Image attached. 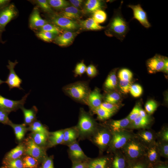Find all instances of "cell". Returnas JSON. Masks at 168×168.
Masks as SVG:
<instances>
[{"mask_svg": "<svg viewBox=\"0 0 168 168\" xmlns=\"http://www.w3.org/2000/svg\"><path fill=\"white\" fill-rule=\"evenodd\" d=\"M122 3L115 12L106 31L109 35L114 36L121 41L125 38L129 28L128 23L124 17L121 10Z\"/></svg>", "mask_w": 168, "mask_h": 168, "instance_id": "obj_1", "label": "cell"}, {"mask_svg": "<svg viewBox=\"0 0 168 168\" xmlns=\"http://www.w3.org/2000/svg\"><path fill=\"white\" fill-rule=\"evenodd\" d=\"M147 148L135 137L129 140L121 149L128 162H131L143 158Z\"/></svg>", "mask_w": 168, "mask_h": 168, "instance_id": "obj_2", "label": "cell"}, {"mask_svg": "<svg viewBox=\"0 0 168 168\" xmlns=\"http://www.w3.org/2000/svg\"><path fill=\"white\" fill-rule=\"evenodd\" d=\"M63 90L65 93L74 99L87 104V99L90 93L86 83L77 82L64 86Z\"/></svg>", "mask_w": 168, "mask_h": 168, "instance_id": "obj_3", "label": "cell"}, {"mask_svg": "<svg viewBox=\"0 0 168 168\" xmlns=\"http://www.w3.org/2000/svg\"><path fill=\"white\" fill-rule=\"evenodd\" d=\"M111 133L109 146L111 150L114 152L121 149L129 140L135 137V134L127 129Z\"/></svg>", "mask_w": 168, "mask_h": 168, "instance_id": "obj_4", "label": "cell"}, {"mask_svg": "<svg viewBox=\"0 0 168 168\" xmlns=\"http://www.w3.org/2000/svg\"><path fill=\"white\" fill-rule=\"evenodd\" d=\"M17 12L13 4H11L0 10V42L3 43L2 35L5 30L6 25L17 15Z\"/></svg>", "mask_w": 168, "mask_h": 168, "instance_id": "obj_5", "label": "cell"}, {"mask_svg": "<svg viewBox=\"0 0 168 168\" xmlns=\"http://www.w3.org/2000/svg\"><path fill=\"white\" fill-rule=\"evenodd\" d=\"M30 92L26 94L19 100H14L6 98L0 95V109L9 113L21 108L25 103Z\"/></svg>", "mask_w": 168, "mask_h": 168, "instance_id": "obj_6", "label": "cell"}, {"mask_svg": "<svg viewBox=\"0 0 168 168\" xmlns=\"http://www.w3.org/2000/svg\"><path fill=\"white\" fill-rule=\"evenodd\" d=\"M18 63L16 60L14 62L8 60V64L7 66L9 70V73L6 81H5L8 85L10 90L14 88H17L19 89H23L21 86L22 80L16 73L14 68Z\"/></svg>", "mask_w": 168, "mask_h": 168, "instance_id": "obj_7", "label": "cell"}, {"mask_svg": "<svg viewBox=\"0 0 168 168\" xmlns=\"http://www.w3.org/2000/svg\"><path fill=\"white\" fill-rule=\"evenodd\" d=\"M135 137L147 147L156 142V133L149 128L140 129Z\"/></svg>", "mask_w": 168, "mask_h": 168, "instance_id": "obj_8", "label": "cell"}, {"mask_svg": "<svg viewBox=\"0 0 168 168\" xmlns=\"http://www.w3.org/2000/svg\"><path fill=\"white\" fill-rule=\"evenodd\" d=\"M166 57L156 54L147 61V67L150 73L162 71Z\"/></svg>", "mask_w": 168, "mask_h": 168, "instance_id": "obj_9", "label": "cell"}, {"mask_svg": "<svg viewBox=\"0 0 168 168\" xmlns=\"http://www.w3.org/2000/svg\"><path fill=\"white\" fill-rule=\"evenodd\" d=\"M78 127L81 133L87 134L94 131L95 125L91 118L86 113H83L80 117Z\"/></svg>", "mask_w": 168, "mask_h": 168, "instance_id": "obj_10", "label": "cell"}, {"mask_svg": "<svg viewBox=\"0 0 168 168\" xmlns=\"http://www.w3.org/2000/svg\"><path fill=\"white\" fill-rule=\"evenodd\" d=\"M128 7L133 11V19L137 20L140 23L146 28H149L151 26L149 22L146 12L143 10L140 5H129Z\"/></svg>", "mask_w": 168, "mask_h": 168, "instance_id": "obj_11", "label": "cell"}, {"mask_svg": "<svg viewBox=\"0 0 168 168\" xmlns=\"http://www.w3.org/2000/svg\"><path fill=\"white\" fill-rule=\"evenodd\" d=\"M25 151L28 156L37 159L41 158L44 156L43 149L36 144L31 138L27 139Z\"/></svg>", "mask_w": 168, "mask_h": 168, "instance_id": "obj_12", "label": "cell"}, {"mask_svg": "<svg viewBox=\"0 0 168 168\" xmlns=\"http://www.w3.org/2000/svg\"><path fill=\"white\" fill-rule=\"evenodd\" d=\"M111 138V132L105 129H103L97 133L94 140L95 143L102 150L109 145Z\"/></svg>", "mask_w": 168, "mask_h": 168, "instance_id": "obj_13", "label": "cell"}, {"mask_svg": "<svg viewBox=\"0 0 168 168\" xmlns=\"http://www.w3.org/2000/svg\"><path fill=\"white\" fill-rule=\"evenodd\" d=\"M52 22L58 27L68 30H76L78 27L77 22L61 16H55L52 18Z\"/></svg>", "mask_w": 168, "mask_h": 168, "instance_id": "obj_14", "label": "cell"}, {"mask_svg": "<svg viewBox=\"0 0 168 168\" xmlns=\"http://www.w3.org/2000/svg\"><path fill=\"white\" fill-rule=\"evenodd\" d=\"M160 156L156 145V142L147 147L144 158L148 165L151 166L161 161Z\"/></svg>", "mask_w": 168, "mask_h": 168, "instance_id": "obj_15", "label": "cell"}, {"mask_svg": "<svg viewBox=\"0 0 168 168\" xmlns=\"http://www.w3.org/2000/svg\"><path fill=\"white\" fill-rule=\"evenodd\" d=\"M151 122V120L149 116L143 117L139 115L131 123L128 129H149Z\"/></svg>", "mask_w": 168, "mask_h": 168, "instance_id": "obj_16", "label": "cell"}, {"mask_svg": "<svg viewBox=\"0 0 168 168\" xmlns=\"http://www.w3.org/2000/svg\"><path fill=\"white\" fill-rule=\"evenodd\" d=\"M47 23V21L41 17L38 8H34L29 19L30 27L32 29L40 28Z\"/></svg>", "mask_w": 168, "mask_h": 168, "instance_id": "obj_17", "label": "cell"}, {"mask_svg": "<svg viewBox=\"0 0 168 168\" xmlns=\"http://www.w3.org/2000/svg\"><path fill=\"white\" fill-rule=\"evenodd\" d=\"M102 96L99 89L96 88L90 92L87 104L94 110L100 107L102 103Z\"/></svg>", "mask_w": 168, "mask_h": 168, "instance_id": "obj_18", "label": "cell"}, {"mask_svg": "<svg viewBox=\"0 0 168 168\" xmlns=\"http://www.w3.org/2000/svg\"><path fill=\"white\" fill-rule=\"evenodd\" d=\"M115 152L112 163V168H127L128 162L121 151L118 150Z\"/></svg>", "mask_w": 168, "mask_h": 168, "instance_id": "obj_19", "label": "cell"}, {"mask_svg": "<svg viewBox=\"0 0 168 168\" xmlns=\"http://www.w3.org/2000/svg\"><path fill=\"white\" fill-rule=\"evenodd\" d=\"M74 36V33L67 30L57 36L55 39V42L60 46H66L72 42Z\"/></svg>", "mask_w": 168, "mask_h": 168, "instance_id": "obj_20", "label": "cell"}, {"mask_svg": "<svg viewBox=\"0 0 168 168\" xmlns=\"http://www.w3.org/2000/svg\"><path fill=\"white\" fill-rule=\"evenodd\" d=\"M81 14V11L72 6L62 9L60 12V16L72 20L80 19Z\"/></svg>", "mask_w": 168, "mask_h": 168, "instance_id": "obj_21", "label": "cell"}, {"mask_svg": "<svg viewBox=\"0 0 168 168\" xmlns=\"http://www.w3.org/2000/svg\"><path fill=\"white\" fill-rule=\"evenodd\" d=\"M131 121L127 117L123 119L112 121L110 124L112 132H115L127 129L130 124Z\"/></svg>", "mask_w": 168, "mask_h": 168, "instance_id": "obj_22", "label": "cell"}, {"mask_svg": "<svg viewBox=\"0 0 168 168\" xmlns=\"http://www.w3.org/2000/svg\"><path fill=\"white\" fill-rule=\"evenodd\" d=\"M103 1L99 0H88L85 4V8L87 12L94 13L95 11L102 9L105 7Z\"/></svg>", "mask_w": 168, "mask_h": 168, "instance_id": "obj_23", "label": "cell"}, {"mask_svg": "<svg viewBox=\"0 0 168 168\" xmlns=\"http://www.w3.org/2000/svg\"><path fill=\"white\" fill-rule=\"evenodd\" d=\"M70 153L71 156L77 160H82L86 158L79 145L74 142L69 146Z\"/></svg>", "mask_w": 168, "mask_h": 168, "instance_id": "obj_24", "label": "cell"}, {"mask_svg": "<svg viewBox=\"0 0 168 168\" xmlns=\"http://www.w3.org/2000/svg\"><path fill=\"white\" fill-rule=\"evenodd\" d=\"M80 23L84 28L88 30H100L105 28L104 27L97 24L92 18H89L85 20L81 21Z\"/></svg>", "mask_w": 168, "mask_h": 168, "instance_id": "obj_25", "label": "cell"}, {"mask_svg": "<svg viewBox=\"0 0 168 168\" xmlns=\"http://www.w3.org/2000/svg\"><path fill=\"white\" fill-rule=\"evenodd\" d=\"M109 159L104 157L95 159L92 161L88 168H109Z\"/></svg>", "mask_w": 168, "mask_h": 168, "instance_id": "obj_26", "label": "cell"}, {"mask_svg": "<svg viewBox=\"0 0 168 168\" xmlns=\"http://www.w3.org/2000/svg\"><path fill=\"white\" fill-rule=\"evenodd\" d=\"M25 147L20 144L12 150L7 154L6 159L8 161L19 158L23 154Z\"/></svg>", "mask_w": 168, "mask_h": 168, "instance_id": "obj_27", "label": "cell"}, {"mask_svg": "<svg viewBox=\"0 0 168 168\" xmlns=\"http://www.w3.org/2000/svg\"><path fill=\"white\" fill-rule=\"evenodd\" d=\"M21 109L23 112L25 123L28 124L31 123L35 118L36 107L34 106L31 109H27L23 107Z\"/></svg>", "mask_w": 168, "mask_h": 168, "instance_id": "obj_28", "label": "cell"}, {"mask_svg": "<svg viewBox=\"0 0 168 168\" xmlns=\"http://www.w3.org/2000/svg\"><path fill=\"white\" fill-rule=\"evenodd\" d=\"M64 137V131L59 130L52 132L49 137L50 144L54 146L63 142Z\"/></svg>", "mask_w": 168, "mask_h": 168, "instance_id": "obj_29", "label": "cell"}, {"mask_svg": "<svg viewBox=\"0 0 168 168\" xmlns=\"http://www.w3.org/2000/svg\"><path fill=\"white\" fill-rule=\"evenodd\" d=\"M14 129L16 137L19 140H21L24 137L26 130L24 124H13L11 121L8 124Z\"/></svg>", "mask_w": 168, "mask_h": 168, "instance_id": "obj_30", "label": "cell"}, {"mask_svg": "<svg viewBox=\"0 0 168 168\" xmlns=\"http://www.w3.org/2000/svg\"><path fill=\"white\" fill-rule=\"evenodd\" d=\"M117 84L115 71L111 72L108 75L105 83V87L107 89L112 90L116 88Z\"/></svg>", "mask_w": 168, "mask_h": 168, "instance_id": "obj_31", "label": "cell"}, {"mask_svg": "<svg viewBox=\"0 0 168 168\" xmlns=\"http://www.w3.org/2000/svg\"><path fill=\"white\" fill-rule=\"evenodd\" d=\"M156 145L160 156L168 158V142L160 141H156Z\"/></svg>", "mask_w": 168, "mask_h": 168, "instance_id": "obj_32", "label": "cell"}, {"mask_svg": "<svg viewBox=\"0 0 168 168\" xmlns=\"http://www.w3.org/2000/svg\"><path fill=\"white\" fill-rule=\"evenodd\" d=\"M48 1L51 7L57 9H62L70 5L68 1L64 0H49Z\"/></svg>", "mask_w": 168, "mask_h": 168, "instance_id": "obj_33", "label": "cell"}, {"mask_svg": "<svg viewBox=\"0 0 168 168\" xmlns=\"http://www.w3.org/2000/svg\"><path fill=\"white\" fill-rule=\"evenodd\" d=\"M24 168H35L37 167L38 162L37 159L29 156H27L23 159Z\"/></svg>", "mask_w": 168, "mask_h": 168, "instance_id": "obj_34", "label": "cell"}, {"mask_svg": "<svg viewBox=\"0 0 168 168\" xmlns=\"http://www.w3.org/2000/svg\"><path fill=\"white\" fill-rule=\"evenodd\" d=\"M47 135L42 133H33L32 138L38 145H44L46 142Z\"/></svg>", "mask_w": 168, "mask_h": 168, "instance_id": "obj_35", "label": "cell"}, {"mask_svg": "<svg viewBox=\"0 0 168 168\" xmlns=\"http://www.w3.org/2000/svg\"><path fill=\"white\" fill-rule=\"evenodd\" d=\"M92 18L97 24H99L105 21L107 14L102 10H99L93 13Z\"/></svg>", "mask_w": 168, "mask_h": 168, "instance_id": "obj_36", "label": "cell"}, {"mask_svg": "<svg viewBox=\"0 0 168 168\" xmlns=\"http://www.w3.org/2000/svg\"><path fill=\"white\" fill-rule=\"evenodd\" d=\"M40 31H46L54 35H58L62 32L59 28L55 25L46 23L40 28Z\"/></svg>", "mask_w": 168, "mask_h": 168, "instance_id": "obj_37", "label": "cell"}, {"mask_svg": "<svg viewBox=\"0 0 168 168\" xmlns=\"http://www.w3.org/2000/svg\"><path fill=\"white\" fill-rule=\"evenodd\" d=\"M127 168H148V165L143 157L136 161L128 162Z\"/></svg>", "mask_w": 168, "mask_h": 168, "instance_id": "obj_38", "label": "cell"}, {"mask_svg": "<svg viewBox=\"0 0 168 168\" xmlns=\"http://www.w3.org/2000/svg\"><path fill=\"white\" fill-rule=\"evenodd\" d=\"M133 73L129 69H122L118 73V76L119 80L131 81L133 78Z\"/></svg>", "mask_w": 168, "mask_h": 168, "instance_id": "obj_39", "label": "cell"}, {"mask_svg": "<svg viewBox=\"0 0 168 168\" xmlns=\"http://www.w3.org/2000/svg\"><path fill=\"white\" fill-rule=\"evenodd\" d=\"M93 110L97 114L98 118L101 120L107 119L113 114L100 107Z\"/></svg>", "mask_w": 168, "mask_h": 168, "instance_id": "obj_40", "label": "cell"}, {"mask_svg": "<svg viewBox=\"0 0 168 168\" xmlns=\"http://www.w3.org/2000/svg\"><path fill=\"white\" fill-rule=\"evenodd\" d=\"M30 128L33 133H42L48 135L47 129L40 122L36 121L33 123Z\"/></svg>", "mask_w": 168, "mask_h": 168, "instance_id": "obj_41", "label": "cell"}, {"mask_svg": "<svg viewBox=\"0 0 168 168\" xmlns=\"http://www.w3.org/2000/svg\"><path fill=\"white\" fill-rule=\"evenodd\" d=\"M121 98L119 94L116 92H112L107 94L105 98V102L117 104Z\"/></svg>", "mask_w": 168, "mask_h": 168, "instance_id": "obj_42", "label": "cell"}, {"mask_svg": "<svg viewBox=\"0 0 168 168\" xmlns=\"http://www.w3.org/2000/svg\"><path fill=\"white\" fill-rule=\"evenodd\" d=\"M119 107L117 104H112L105 102L102 103L100 106L101 108L113 114L119 109Z\"/></svg>", "mask_w": 168, "mask_h": 168, "instance_id": "obj_43", "label": "cell"}, {"mask_svg": "<svg viewBox=\"0 0 168 168\" xmlns=\"http://www.w3.org/2000/svg\"><path fill=\"white\" fill-rule=\"evenodd\" d=\"M156 139L158 141L168 142V128L164 127L156 133Z\"/></svg>", "mask_w": 168, "mask_h": 168, "instance_id": "obj_44", "label": "cell"}, {"mask_svg": "<svg viewBox=\"0 0 168 168\" xmlns=\"http://www.w3.org/2000/svg\"><path fill=\"white\" fill-rule=\"evenodd\" d=\"M54 35L49 32L44 31H40L36 34L37 36L39 38L45 41L48 42H51L52 40Z\"/></svg>", "mask_w": 168, "mask_h": 168, "instance_id": "obj_45", "label": "cell"}, {"mask_svg": "<svg viewBox=\"0 0 168 168\" xmlns=\"http://www.w3.org/2000/svg\"><path fill=\"white\" fill-rule=\"evenodd\" d=\"M64 137L63 142H68L74 140L76 139V134L74 131L72 129H67L64 131Z\"/></svg>", "mask_w": 168, "mask_h": 168, "instance_id": "obj_46", "label": "cell"}, {"mask_svg": "<svg viewBox=\"0 0 168 168\" xmlns=\"http://www.w3.org/2000/svg\"><path fill=\"white\" fill-rule=\"evenodd\" d=\"M129 92L131 95L135 97L140 96L142 92V89L141 86L138 84L132 85Z\"/></svg>", "mask_w": 168, "mask_h": 168, "instance_id": "obj_47", "label": "cell"}, {"mask_svg": "<svg viewBox=\"0 0 168 168\" xmlns=\"http://www.w3.org/2000/svg\"><path fill=\"white\" fill-rule=\"evenodd\" d=\"M157 106V104L155 101L150 100L147 102L145 107L146 112L150 114H152L155 111Z\"/></svg>", "mask_w": 168, "mask_h": 168, "instance_id": "obj_48", "label": "cell"}, {"mask_svg": "<svg viewBox=\"0 0 168 168\" xmlns=\"http://www.w3.org/2000/svg\"><path fill=\"white\" fill-rule=\"evenodd\" d=\"M35 2L38 6L44 11L50 12H52L51 7L49 5L48 0H37Z\"/></svg>", "mask_w": 168, "mask_h": 168, "instance_id": "obj_49", "label": "cell"}, {"mask_svg": "<svg viewBox=\"0 0 168 168\" xmlns=\"http://www.w3.org/2000/svg\"><path fill=\"white\" fill-rule=\"evenodd\" d=\"M132 85L131 81L119 80V87L124 93L127 94L129 92Z\"/></svg>", "mask_w": 168, "mask_h": 168, "instance_id": "obj_50", "label": "cell"}, {"mask_svg": "<svg viewBox=\"0 0 168 168\" xmlns=\"http://www.w3.org/2000/svg\"><path fill=\"white\" fill-rule=\"evenodd\" d=\"M8 167L9 168H23V162L19 158L8 161Z\"/></svg>", "mask_w": 168, "mask_h": 168, "instance_id": "obj_51", "label": "cell"}, {"mask_svg": "<svg viewBox=\"0 0 168 168\" xmlns=\"http://www.w3.org/2000/svg\"><path fill=\"white\" fill-rule=\"evenodd\" d=\"M140 108L139 105H135L127 116L131 123L139 115V110Z\"/></svg>", "mask_w": 168, "mask_h": 168, "instance_id": "obj_52", "label": "cell"}, {"mask_svg": "<svg viewBox=\"0 0 168 168\" xmlns=\"http://www.w3.org/2000/svg\"><path fill=\"white\" fill-rule=\"evenodd\" d=\"M87 67L82 62L77 64L76 66L74 72L77 75H81L86 72Z\"/></svg>", "mask_w": 168, "mask_h": 168, "instance_id": "obj_53", "label": "cell"}, {"mask_svg": "<svg viewBox=\"0 0 168 168\" xmlns=\"http://www.w3.org/2000/svg\"><path fill=\"white\" fill-rule=\"evenodd\" d=\"M9 113L0 109V122L4 124H8L10 121L8 117Z\"/></svg>", "mask_w": 168, "mask_h": 168, "instance_id": "obj_54", "label": "cell"}, {"mask_svg": "<svg viewBox=\"0 0 168 168\" xmlns=\"http://www.w3.org/2000/svg\"><path fill=\"white\" fill-rule=\"evenodd\" d=\"M86 72L89 77H92L96 75L97 73V70L94 65L91 64L87 67Z\"/></svg>", "mask_w": 168, "mask_h": 168, "instance_id": "obj_55", "label": "cell"}, {"mask_svg": "<svg viewBox=\"0 0 168 168\" xmlns=\"http://www.w3.org/2000/svg\"><path fill=\"white\" fill-rule=\"evenodd\" d=\"M42 168H54L52 160L50 158L46 159L43 164Z\"/></svg>", "mask_w": 168, "mask_h": 168, "instance_id": "obj_56", "label": "cell"}, {"mask_svg": "<svg viewBox=\"0 0 168 168\" xmlns=\"http://www.w3.org/2000/svg\"><path fill=\"white\" fill-rule=\"evenodd\" d=\"M148 168H168L167 164L160 161Z\"/></svg>", "mask_w": 168, "mask_h": 168, "instance_id": "obj_57", "label": "cell"}, {"mask_svg": "<svg viewBox=\"0 0 168 168\" xmlns=\"http://www.w3.org/2000/svg\"><path fill=\"white\" fill-rule=\"evenodd\" d=\"M69 1L72 6L78 9L81 6L83 2L82 0H70Z\"/></svg>", "mask_w": 168, "mask_h": 168, "instance_id": "obj_58", "label": "cell"}, {"mask_svg": "<svg viewBox=\"0 0 168 168\" xmlns=\"http://www.w3.org/2000/svg\"><path fill=\"white\" fill-rule=\"evenodd\" d=\"M88 166L84 162H79L74 165L72 168H88Z\"/></svg>", "mask_w": 168, "mask_h": 168, "instance_id": "obj_59", "label": "cell"}, {"mask_svg": "<svg viewBox=\"0 0 168 168\" xmlns=\"http://www.w3.org/2000/svg\"><path fill=\"white\" fill-rule=\"evenodd\" d=\"M10 0H0V9H2L8 6Z\"/></svg>", "mask_w": 168, "mask_h": 168, "instance_id": "obj_60", "label": "cell"}, {"mask_svg": "<svg viewBox=\"0 0 168 168\" xmlns=\"http://www.w3.org/2000/svg\"><path fill=\"white\" fill-rule=\"evenodd\" d=\"M168 59L167 57H166L163 69L162 71L167 73L168 72Z\"/></svg>", "mask_w": 168, "mask_h": 168, "instance_id": "obj_61", "label": "cell"}, {"mask_svg": "<svg viewBox=\"0 0 168 168\" xmlns=\"http://www.w3.org/2000/svg\"><path fill=\"white\" fill-rule=\"evenodd\" d=\"M139 115L143 117H147L148 116L146 112L141 108L139 110Z\"/></svg>", "mask_w": 168, "mask_h": 168, "instance_id": "obj_62", "label": "cell"}, {"mask_svg": "<svg viewBox=\"0 0 168 168\" xmlns=\"http://www.w3.org/2000/svg\"><path fill=\"white\" fill-rule=\"evenodd\" d=\"M3 83H5V82L2 81L0 79V85Z\"/></svg>", "mask_w": 168, "mask_h": 168, "instance_id": "obj_63", "label": "cell"}]
</instances>
